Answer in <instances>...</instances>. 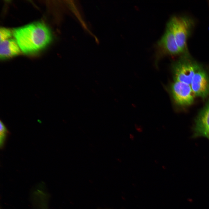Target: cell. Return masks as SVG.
I'll return each mask as SVG.
<instances>
[{
  "label": "cell",
  "instance_id": "3957f363",
  "mask_svg": "<svg viewBox=\"0 0 209 209\" xmlns=\"http://www.w3.org/2000/svg\"><path fill=\"white\" fill-rule=\"evenodd\" d=\"M200 66L188 53L183 54L172 65L174 81L190 85L194 74Z\"/></svg>",
  "mask_w": 209,
  "mask_h": 209
},
{
  "label": "cell",
  "instance_id": "6da1fadb",
  "mask_svg": "<svg viewBox=\"0 0 209 209\" xmlns=\"http://www.w3.org/2000/svg\"><path fill=\"white\" fill-rule=\"evenodd\" d=\"M12 32L20 50L27 55L35 53L44 49L52 39L49 28L40 22L14 28Z\"/></svg>",
  "mask_w": 209,
  "mask_h": 209
},
{
  "label": "cell",
  "instance_id": "ba28073f",
  "mask_svg": "<svg viewBox=\"0 0 209 209\" xmlns=\"http://www.w3.org/2000/svg\"><path fill=\"white\" fill-rule=\"evenodd\" d=\"M20 48L16 40L10 39L0 42V58L2 60L16 56L20 53Z\"/></svg>",
  "mask_w": 209,
  "mask_h": 209
},
{
  "label": "cell",
  "instance_id": "52a82bcc",
  "mask_svg": "<svg viewBox=\"0 0 209 209\" xmlns=\"http://www.w3.org/2000/svg\"><path fill=\"white\" fill-rule=\"evenodd\" d=\"M194 131L195 137L207 138L209 134V100L196 119Z\"/></svg>",
  "mask_w": 209,
  "mask_h": 209
},
{
  "label": "cell",
  "instance_id": "5b68a950",
  "mask_svg": "<svg viewBox=\"0 0 209 209\" xmlns=\"http://www.w3.org/2000/svg\"><path fill=\"white\" fill-rule=\"evenodd\" d=\"M157 46L159 52L163 55H176L183 54L177 44L172 31L167 26L164 33L158 43Z\"/></svg>",
  "mask_w": 209,
  "mask_h": 209
},
{
  "label": "cell",
  "instance_id": "30bf717a",
  "mask_svg": "<svg viewBox=\"0 0 209 209\" xmlns=\"http://www.w3.org/2000/svg\"><path fill=\"white\" fill-rule=\"evenodd\" d=\"M0 144L1 147H3L8 132L5 126L1 121H0Z\"/></svg>",
  "mask_w": 209,
  "mask_h": 209
},
{
  "label": "cell",
  "instance_id": "7a4b0ae2",
  "mask_svg": "<svg viewBox=\"0 0 209 209\" xmlns=\"http://www.w3.org/2000/svg\"><path fill=\"white\" fill-rule=\"evenodd\" d=\"M194 24V20L189 17L176 16L172 17L167 24L183 54L187 53V40Z\"/></svg>",
  "mask_w": 209,
  "mask_h": 209
},
{
  "label": "cell",
  "instance_id": "277c9868",
  "mask_svg": "<svg viewBox=\"0 0 209 209\" xmlns=\"http://www.w3.org/2000/svg\"><path fill=\"white\" fill-rule=\"evenodd\" d=\"M171 91L175 102L179 105L188 106L194 101L195 96L189 84L174 81L171 85Z\"/></svg>",
  "mask_w": 209,
  "mask_h": 209
},
{
  "label": "cell",
  "instance_id": "8fae6325",
  "mask_svg": "<svg viewBox=\"0 0 209 209\" xmlns=\"http://www.w3.org/2000/svg\"><path fill=\"white\" fill-rule=\"evenodd\" d=\"M207 138H208L209 139V134L208 135V136L207 137Z\"/></svg>",
  "mask_w": 209,
  "mask_h": 209
},
{
  "label": "cell",
  "instance_id": "8992f818",
  "mask_svg": "<svg viewBox=\"0 0 209 209\" xmlns=\"http://www.w3.org/2000/svg\"><path fill=\"white\" fill-rule=\"evenodd\" d=\"M190 86L195 96L205 98L209 94V78L200 66L194 74Z\"/></svg>",
  "mask_w": 209,
  "mask_h": 209
},
{
  "label": "cell",
  "instance_id": "9c48e42d",
  "mask_svg": "<svg viewBox=\"0 0 209 209\" xmlns=\"http://www.w3.org/2000/svg\"><path fill=\"white\" fill-rule=\"evenodd\" d=\"M12 32L9 29L2 27L0 29V42L9 39L12 35Z\"/></svg>",
  "mask_w": 209,
  "mask_h": 209
}]
</instances>
